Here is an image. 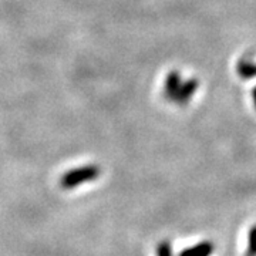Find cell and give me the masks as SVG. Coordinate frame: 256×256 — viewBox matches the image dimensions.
Returning a JSON list of instances; mask_svg holds the SVG:
<instances>
[{
  "mask_svg": "<svg viewBox=\"0 0 256 256\" xmlns=\"http://www.w3.org/2000/svg\"><path fill=\"white\" fill-rule=\"evenodd\" d=\"M100 176V168L96 165H84L67 171L60 178V185L64 190H73L82 184L94 181Z\"/></svg>",
  "mask_w": 256,
  "mask_h": 256,
  "instance_id": "cell-1",
  "label": "cell"
},
{
  "mask_svg": "<svg viewBox=\"0 0 256 256\" xmlns=\"http://www.w3.org/2000/svg\"><path fill=\"white\" fill-rule=\"evenodd\" d=\"M212 252H214V245L210 242H201L198 245H194L182 250L180 256H210Z\"/></svg>",
  "mask_w": 256,
  "mask_h": 256,
  "instance_id": "cell-2",
  "label": "cell"
},
{
  "mask_svg": "<svg viewBox=\"0 0 256 256\" xmlns=\"http://www.w3.org/2000/svg\"><path fill=\"white\" fill-rule=\"evenodd\" d=\"M248 256H256V225L252 226L249 232V240H248Z\"/></svg>",
  "mask_w": 256,
  "mask_h": 256,
  "instance_id": "cell-3",
  "label": "cell"
},
{
  "mask_svg": "<svg viewBox=\"0 0 256 256\" xmlns=\"http://www.w3.org/2000/svg\"><path fill=\"white\" fill-rule=\"evenodd\" d=\"M156 256H172V249L170 242H162L156 249Z\"/></svg>",
  "mask_w": 256,
  "mask_h": 256,
  "instance_id": "cell-4",
  "label": "cell"
}]
</instances>
